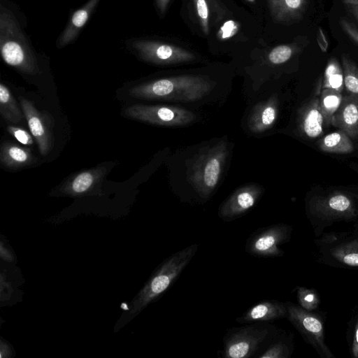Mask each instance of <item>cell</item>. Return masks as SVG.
<instances>
[{
	"instance_id": "6da1fadb",
	"label": "cell",
	"mask_w": 358,
	"mask_h": 358,
	"mask_svg": "<svg viewBox=\"0 0 358 358\" xmlns=\"http://www.w3.org/2000/svg\"><path fill=\"white\" fill-rule=\"evenodd\" d=\"M24 17L15 5L1 0V55L4 62L17 71L35 76L42 72L40 58L24 31Z\"/></svg>"
},
{
	"instance_id": "7a4b0ae2",
	"label": "cell",
	"mask_w": 358,
	"mask_h": 358,
	"mask_svg": "<svg viewBox=\"0 0 358 358\" xmlns=\"http://www.w3.org/2000/svg\"><path fill=\"white\" fill-rule=\"evenodd\" d=\"M213 88L211 82L201 76H182L155 80L129 89L136 99L195 101L208 95Z\"/></svg>"
},
{
	"instance_id": "3957f363",
	"label": "cell",
	"mask_w": 358,
	"mask_h": 358,
	"mask_svg": "<svg viewBox=\"0 0 358 358\" xmlns=\"http://www.w3.org/2000/svg\"><path fill=\"white\" fill-rule=\"evenodd\" d=\"M198 247L197 244L191 245L165 259L133 300L130 313L138 314L164 293L189 264Z\"/></svg>"
},
{
	"instance_id": "277c9868",
	"label": "cell",
	"mask_w": 358,
	"mask_h": 358,
	"mask_svg": "<svg viewBox=\"0 0 358 358\" xmlns=\"http://www.w3.org/2000/svg\"><path fill=\"white\" fill-rule=\"evenodd\" d=\"M228 153L227 143L220 141L196 157L189 180L203 198L208 197L219 182Z\"/></svg>"
},
{
	"instance_id": "5b68a950",
	"label": "cell",
	"mask_w": 358,
	"mask_h": 358,
	"mask_svg": "<svg viewBox=\"0 0 358 358\" xmlns=\"http://www.w3.org/2000/svg\"><path fill=\"white\" fill-rule=\"evenodd\" d=\"M271 330L268 324H252L229 330L223 338L222 357L248 358L253 356L268 341Z\"/></svg>"
},
{
	"instance_id": "8992f818",
	"label": "cell",
	"mask_w": 358,
	"mask_h": 358,
	"mask_svg": "<svg viewBox=\"0 0 358 358\" xmlns=\"http://www.w3.org/2000/svg\"><path fill=\"white\" fill-rule=\"evenodd\" d=\"M124 114L132 119L166 127L183 126L196 120L192 112L173 106L134 104L127 107Z\"/></svg>"
},
{
	"instance_id": "52a82bcc",
	"label": "cell",
	"mask_w": 358,
	"mask_h": 358,
	"mask_svg": "<svg viewBox=\"0 0 358 358\" xmlns=\"http://www.w3.org/2000/svg\"><path fill=\"white\" fill-rule=\"evenodd\" d=\"M126 45L141 59L157 64L180 63L193 59L192 54L182 49L153 41L129 39Z\"/></svg>"
},
{
	"instance_id": "ba28073f",
	"label": "cell",
	"mask_w": 358,
	"mask_h": 358,
	"mask_svg": "<svg viewBox=\"0 0 358 358\" xmlns=\"http://www.w3.org/2000/svg\"><path fill=\"white\" fill-rule=\"evenodd\" d=\"M20 102L29 130L38 144L40 153L45 156L53 145L52 127L50 122L29 99L20 96Z\"/></svg>"
},
{
	"instance_id": "9c48e42d",
	"label": "cell",
	"mask_w": 358,
	"mask_h": 358,
	"mask_svg": "<svg viewBox=\"0 0 358 358\" xmlns=\"http://www.w3.org/2000/svg\"><path fill=\"white\" fill-rule=\"evenodd\" d=\"M263 188L249 185L236 189L219 207L218 215L226 222L238 218L248 212L257 202Z\"/></svg>"
},
{
	"instance_id": "30bf717a",
	"label": "cell",
	"mask_w": 358,
	"mask_h": 358,
	"mask_svg": "<svg viewBox=\"0 0 358 358\" xmlns=\"http://www.w3.org/2000/svg\"><path fill=\"white\" fill-rule=\"evenodd\" d=\"M285 229L278 225L258 229L248 238L245 251L255 257L268 258L279 256L278 245L285 236Z\"/></svg>"
},
{
	"instance_id": "8fae6325",
	"label": "cell",
	"mask_w": 358,
	"mask_h": 358,
	"mask_svg": "<svg viewBox=\"0 0 358 358\" xmlns=\"http://www.w3.org/2000/svg\"><path fill=\"white\" fill-rule=\"evenodd\" d=\"M100 1L101 0H88L71 15L66 26L57 40L56 46L58 48H63L76 40Z\"/></svg>"
},
{
	"instance_id": "7c38bea8",
	"label": "cell",
	"mask_w": 358,
	"mask_h": 358,
	"mask_svg": "<svg viewBox=\"0 0 358 358\" xmlns=\"http://www.w3.org/2000/svg\"><path fill=\"white\" fill-rule=\"evenodd\" d=\"M325 124L319 98L315 97L303 106L298 117V126L301 134L308 138H315L323 132Z\"/></svg>"
},
{
	"instance_id": "4fadbf2b",
	"label": "cell",
	"mask_w": 358,
	"mask_h": 358,
	"mask_svg": "<svg viewBox=\"0 0 358 358\" xmlns=\"http://www.w3.org/2000/svg\"><path fill=\"white\" fill-rule=\"evenodd\" d=\"M331 124L343 130L350 138H358V97L351 94L343 97Z\"/></svg>"
},
{
	"instance_id": "5bb4252c",
	"label": "cell",
	"mask_w": 358,
	"mask_h": 358,
	"mask_svg": "<svg viewBox=\"0 0 358 358\" xmlns=\"http://www.w3.org/2000/svg\"><path fill=\"white\" fill-rule=\"evenodd\" d=\"M278 106L276 96H272L254 106L248 120L250 130L254 133H262L272 127L278 117Z\"/></svg>"
},
{
	"instance_id": "9a60e30c",
	"label": "cell",
	"mask_w": 358,
	"mask_h": 358,
	"mask_svg": "<svg viewBox=\"0 0 358 358\" xmlns=\"http://www.w3.org/2000/svg\"><path fill=\"white\" fill-rule=\"evenodd\" d=\"M106 173L105 166H97L80 172L63 185L61 192L69 196L86 194L101 181Z\"/></svg>"
},
{
	"instance_id": "2e32d148",
	"label": "cell",
	"mask_w": 358,
	"mask_h": 358,
	"mask_svg": "<svg viewBox=\"0 0 358 358\" xmlns=\"http://www.w3.org/2000/svg\"><path fill=\"white\" fill-rule=\"evenodd\" d=\"M285 314V308L274 300L261 301L248 309L236 319L240 324L262 322L275 320Z\"/></svg>"
},
{
	"instance_id": "e0dca14e",
	"label": "cell",
	"mask_w": 358,
	"mask_h": 358,
	"mask_svg": "<svg viewBox=\"0 0 358 358\" xmlns=\"http://www.w3.org/2000/svg\"><path fill=\"white\" fill-rule=\"evenodd\" d=\"M0 160L6 167L18 169L29 166L36 161V158L30 149L4 142L1 147Z\"/></svg>"
},
{
	"instance_id": "ac0fdd59",
	"label": "cell",
	"mask_w": 358,
	"mask_h": 358,
	"mask_svg": "<svg viewBox=\"0 0 358 358\" xmlns=\"http://www.w3.org/2000/svg\"><path fill=\"white\" fill-rule=\"evenodd\" d=\"M318 146L324 152L336 154H347L354 150L350 136L341 129L324 136L319 141Z\"/></svg>"
},
{
	"instance_id": "d6986e66",
	"label": "cell",
	"mask_w": 358,
	"mask_h": 358,
	"mask_svg": "<svg viewBox=\"0 0 358 358\" xmlns=\"http://www.w3.org/2000/svg\"><path fill=\"white\" fill-rule=\"evenodd\" d=\"M0 113L7 121L19 124L23 120L21 110L8 88L3 83L0 84Z\"/></svg>"
},
{
	"instance_id": "ffe728a7",
	"label": "cell",
	"mask_w": 358,
	"mask_h": 358,
	"mask_svg": "<svg viewBox=\"0 0 358 358\" xmlns=\"http://www.w3.org/2000/svg\"><path fill=\"white\" fill-rule=\"evenodd\" d=\"M342 100L341 92L331 89L322 88L319 101L327 126L331 124L332 117L340 107Z\"/></svg>"
},
{
	"instance_id": "44dd1931",
	"label": "cell",
	"mask_w": 358,
	"mask_h": 358,
	"mask_svg": "<svg viewBox=\"0 0 358 358\" xmlns=\"http://www.w3.org/2000/svg\"><path fill=\"white\" fill-rule=\"evenodd\" d=\"M343 87V68L341 67L336 59H331L324 71L322 88L331 89L341 92Z\"/></svg>"
},
{
	"instance_id": "7402d4cb",
	"label": "cell",
	"mask_w": 358,
	"mask_h": 358,
	"mask_svg": "<svg viewBox=\"0 0 358 358\" xmlns=\"http://www.w3.org/2000/svg\"><path fill=\"white\" fill-rule=\"evenodd\" d=\"M344 87L350 94L358 97V67L347 55H342Z\"/></svg>"
},
{
	"instance_id": "603a6c76",
	"label": "cell",
	"mask_w": 358,
	"mask_h": 358,
	"mask_svg": "<svg viewBox=\"0 0 358 358\" xmlns=\"http://www.w3.org/2000/svg\"><path fill=\"white\" fill-rule=\"evenodd\" d=\"M328 207L338 212H344L351 206V201L345 194H335L329 196L327 201Z\"/></svg>"
},
{
	"instance_id": "cb8c5ba5",
	"label": "cell",
	"mask_w": 358,
	"mask_h": 358,
	"mask_svg": "<svg viewBox=\"0 0 358 358\" xmlns=\"http://www.w3.org/2000/svg\"><path fill=\"white\" fill-rule=\"evenodd\" d=\"M292 48L282 45L273 48L269 53L268 59L271 63L280 64L287 62L292 57Z\"/></svg>"
},
{
	"instance_id": "d4e9b609",
	"label": "cell",
	"mask_w": 358,
	"mask_h": 358,
	"mask_svg": "<svg viewBox=\"0 0 358 358\" xmlns=\"http://www.w3.org/2000/svg\"><path fill=\"white\" fill-rule=\"evenodd\" d=\"M306 0H280L285 13L293 16H301L306 7Z\"/></svg>"
},
{
	"instance_id": "484cf974",
	"label": "cell",
	"mask_w": 358,
	"mask_h": 358,
	"mask_svg": "<svg viewBox=\"0 0 358 358\" xmlns=\"http://www.w3.org/2000/svg\"><path fill=\"white\" fill-rule=\"evenodd\" d=\"M286 347L280 343H275L268 346L259 358H282L286 356Z\"/></svg>"
},
{
	"instance_id": "4316f807",
	"label": "cell",
	"mask_w": 358,
	"mask_h": 358,
	"mask_svg": "<svg viewBox=\"0 0 358 358\" xmlns=\"http://www.w3.org/2000/svg\"><path fill=\"white\" fill-rule=\"evenodd\" d=\"M8 131L22 144L26 145H31L33 144L32 136L24 129L14 126H9L8 127Z\"/></svg>"
},
{
	"instance_id": "83f0119b",
	"label": "cell",
	"mask_w": 358,
	"mask_h": 358,
	"mask_svg": "<svg viewBox=\"0 0 358 358\" xmlns=\"http://www.w3.org/2000/svg\"><path fill=\"white\" fill-rule=\"evenodd\" d=\"M340 24L342 29L348 34V36L353 40L356 43L358 44V29L352 22L342 19L340 20Z\"/></svg>"
},
{
	"instance_id": "f1b7e54d",
	"label": "cell",
	"mask_w": 358,
	"mask_h": 358,
	"mask_svg": "<svg viewBox=\"0 0 358 358\" xmlns=\"http://www.w3.org/2000/svg\"><path fill=\"white\" fill-rule=\"evenodd\" d=\"M303 327L311 332L318 333L322 330L320 322L312 317H305L302 320Z\"/></svg>"
},
{
	"instance_id": "f546056e",
	"label": "cell",
	"mask_w": 358,
	"mask_h": 358,
	"mask_svg": "<svg viewBox=\"0 0 358 358\" xmlns=\"http://www.w3.org/2000/svg\"><path fill=\"white\" fill-rule=\"evenodd\" d=\"M197 13L203 22V27L207 28L208 10L205 0H196Z\"/></svg>"
},
{
	"instance_id": "4dcf8cb0",
	"label": "cell",
	"mask_w": 358,
	"mask_h": 358,
	"mask_svg": "<svg viewBox=\"0 0 358 358\" xmlns=\"http://www.w3.org/2000/svg\"><path fill=\"white\" fill-rule=\"evenodd\" d=\"M236 30V25L233 21H228L222 27V38L231 36Z\"/></svg>"
},
{
	"instance_id": "1f68e13d",
	"label": "cell",
	"mask_w": 358,
	"mask_h": 358,
	"mask_svg": "<svg viewBox=\"0 0 358 358\" xmlns=\"http://www.w3.org/2000/svg\"><path fill=\"white\" fill-rule=\"evenodd\" d=\"M343 262L348 265L358 266V254L350 253L345 255Z\"/></svg>"
},
{
	"instance_id": "d6a6232c",
	"label": "cell",
	"mask_w": 358,
	"mask_h": 358,
	"mask_svg": "<svg viewBox=\"0 0 358 358\" xmlns=\"http://www.w3.org/2000/svg\"><path fill=\"white\" fill-rule=\"evenodd\" d=\"M345 6L358 22V3H345Z\"/></svg>"
},
{
	"instance_id": "836d02e7",
	"label": "cell",
	"mask_w": 358,
	"mask_h": 358,
	"mask_svg": "<svg viewBox=\"0 0 358 358\" xmlns=\"http://www.w3.org/2000/svg\"><path fill=\"white\" fill-rule=\"evenodd\" d=\"M1 255L3 259L6 261H12V255L7 250V249H4L3 245L1 243Z\"/></svg>"
},
{
	"instance_id": "e575fe53",
	"label": "cell",
	"mask_w": 358,
	"mask_h": 358,
	"mask_svg": "<svg viewBox=\"0 0 358 358\" xmlns=\"http://www.w3.org/2000/svg\"><path fill=\"white\" fill-rule=\"evenodd\" d=\"M304 300L308 302H310L313 300V295L308 294L304 297Z\"/></svg>"
},
{
	"instance_id": "d590c367",
	"label": "cell",
	"mask_w": 358,
	"mask_h": 358,
	"mask_svg": "<svg viewBox=\"0 0 358 358\" xmlns=\"http://www.w3.org/2000/svg\"><path fill=\"white\" fill-rule=\"evenodd\" d=\"M166 1L167 0H157L159 6H160L162 8L164 7Z\"/></svg>"
},
{
	"instance_id": "8d00e7d4",
	"label": "cell",
	"mask_w": 358,
	"mask_h": 358,
	"mask_svg": "<svg viewBox=\"0 0 358 358\" xmlns=\"http://www.w3.org/2000/svg\"><path fill=\"white\" fill-rule=\"evenodd\" d=\"M345 3H358V0H343Z\"/></svg>"
},
{
	"instance_id": "74e56055",
	"label": "cell",
	"mask_w": 358,
	"mask_h": 358,
	"mask_svg": "<svg viewBox=\"0 0 358 358\" xmlns=\"http://www.w3.org/2000/svg\"><path fill=\"white\" fill-rule=\"evenodd\" d=\"M356 338H357V341L358 343V329H357V332H356Z\"/></svg>"
},
{
	"instance_id": "f35d334b",
	"label": "cell",
	"mask_w": 358,
	"mask_h": 358,
	"mask_svg": "<svg viewBox=\"0 0 358 358\" xmlns=\"http://www.w3.org/2000/svg\"><path fill=\"white\" fill-rule=\"evenodd\" d=\"M250 1H252V0H250Z\"/></svg>"
}]
</instances>
